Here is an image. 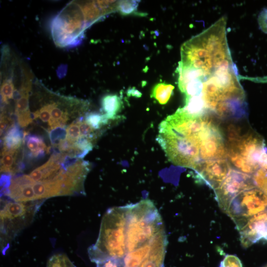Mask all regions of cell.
I'll return each mask as SVG.
<instances>
[{
    "mask_svg": "<svg viewBox=\"0 0 267 267\" xmlns=\"http://www.w3.org/2000/svg\"><path fill=\"white\" fill-rule=\"evenodd\" d=\"M201 96L207 112L220 119L237 120L246 115L245 92L236 67L215 71L203 83Z\"/></svg>",
    "mask_w": 267,
    "mask_h": 267,
    "instance_id": "cell-1",
    "label": "cell"
},
{
    "mask_svg": "<svg viewBox=\"0 0 267 267\" xmlns=\"http://www.w3.org/2000/svg\"><path fill=\"white\" fill-rule=\"evenodd\" d=\"M227 159L232 169L252 176L259 170L267 174V147L264 138L252 129L245 132L230 125L227 129Z\"/></svg>",
    "mask_w": 267,
    "mask_h": 267,
    "instance_id": "cell-2",
    "label": "cell"
},
{
    "mask_svg": "<svg viewBox=\"0 0 267 267\" xmlns=\"http://www.w3.org/2000/svg\"><path fill=\"white\" fill-rule=\"evenodd\" d=\"M126 225L125 206L106 212L96 241L88 249L91 261L97 264L109 259H124L127 254Z\"/></svg>",
    "mask_w": 267,
    "mask_h": 267,
    "instance_id": "cell-3",
    "label": "cell"
},
{
    "mask_svg": "<svg viewBox=\"0 0 267 267\" xmlns=\"http://www.w3.org/2000/svg\"><path fill=\"white\" fill-rule=\"evenodd\" d=\"M125 208L128 254L148 242L164 227L161 215L149 199L126 205Z\"/></svg>",
    "mask_w": 267,
    "mask_h": 267,
    "instance_id": "cell-4",
    "label": "cell"
},
{
    "mask_svg": "<svg viewBox=\"0 0 267 267\" xmlns=\"http://www.w3.org/2000/svg\"><path fill=\"white\" fill-rule=\"evenodd\" d=\"M49 27L57 46L71 48L80 44L85 38V30L89 27L80 1L68 3L51 19Z\"/></svg>",
    "mask_w": 267,
    "mask_h": 267,
    "instance_id": "cell-5",
    "label": "cell"
},
{
    "mask_svg": "<svg viewBox=\"0 0 267 267\" xmlns=\"http://www.w3.org/2000/svg\"><path fill=\"white\" fill-rule=\"evenodd\" d=\"M157 140L169 160L176 165L193 169L201 162V132L182 135L159 126Z\"/></svg>",
    "mask_w": 267,
    "mask_h": 267,
    "instance_id": "cell-6",
    "label": "cell"
},
{
    "mask_svg": "<svg viewBox=\"0 0 267 267\" xmlns=\"http://www.w3.org/2000/svg\"><path fill=\"white\" fill-rule=\"evenodd\" d=\"M44 200L17 202L5 197L0 199L1 248L5 251L9 243L33 221Z\"/></svg>",
    "mask_w": 267,
    "mask_h": 267,
    "instance_id": "cell-7",
    "label": "cell"
},
{
    "mask_svg": "<svg viewBox=\"0 0 267 267\" xmlns=\"http://www.w3.org/2000/svg\"><path fill=\"white\" fill-rule=\"evenodd\" d=\"M267 209V195L255 187L245 190L230 202L225 212L239 231L253 216Z\"/></svg>",
    "mask_w": 267,
    "mask_h": 267,
    "instance_id": "cell-8",
    "label": "cell"
},
{
    "mask_svg": "<svg viewBox=\"0 0 267 267\" xmlns=\"http://www.w3.org/2000/svg\"><path fill=\"white\" fill-rule=\"evenodd\" d=\"M255 187L252 176L231 168L221 185L214 190L216 200L221 210L225 212L236 196Z\"/></svg>",
    "mask_w": 267,
    "mask_h": 267,
    "instance_id": "cell-9",
    "label": "cell"
},
{
    "mask_svg": "<svg viewBox=\"0 0 267 267\" xmlns=\"http://www.w3.org/2000/svg\"><path fill=\"white\" fill-rule=\"evenodd\" d=\"M231 166L227 159L200 162L193 169L198 181L215 190L228 175Z\"/></svg>",
    "mask_w": 267,
    "mask_h": 267,
    "instance_id": "cell-10",
    "label": "cell"
},
{
    "mask_svg": "<svg viewBox=\"0 0 267 267\" xmlns=\"http://www.w3.org/2000/svg\"><path fill=\"white\" fill-rule=\"evenodd\" d=\"M200 159L201 161L227 159L225 138L216 122L212 125L202 140Z\"/></svg>",
    "mask_w": 267,
    "mask_h": 267,
    "instance_id": "cell-11",
    "label": "cell"
},
{
    "mask_svg": "<svg viewBox=\"0 0 267 267\" xmlns=\"http://www.w3.org/2000/svg\"><path fill=\"white\" fill-rule=\"evenodd\" d=\"M239 231L244 248L260 241H267V209L250 218Z\"/></svg>",
    "mask_w": 267,
    "mask_h": 267,
    "instance_id": "cell-12",
    "label": "cell"
},
{
    "mask_svg": "<svg viewBox=\"0 0 267 267\" xmlns=\"http://www.w3.org/2000/svg\"><path fill=\"white\" fill-rule=\"evenodd\" d=\"M167 242L164 228L153 237L149 253L138 267H163Z\"/></svg>",
    "mask_w": 267,
    "mask_h": 267,
    "instance_id": "cell-13",
    "label": "cell"
},
{
    "mask_svg": "<svg viewBox=\"0 0 267 267\" xmlns=\"http://www.w3.org/2000/svg\"><path fill=\"white\" fill-rule=\"evenodd\" d=\"M101 109L104 116L109 120H114L121 110L122 102L117 94H108L101 99Z\"/></svg>",
    "mask_w": 267,
    "mask_h": 267,
    "instance_id": "cell-14",
    "label": "cell"
},
{
    "mask_svg": "<svg viewBox=\"0 0 267 267\" xmlns=\"http://www.w3.org/2000/svg\"><path fill=\"white\" fill-rule=\"evenodd\" d=\"M153 238L144 245L125 256L123 259L125 267H138L140 265L151 250Z\"/></svg>",
    "mask_w": 267,
    "mask_h": 267,
    "instance_id": "cell-15",
    "label": "cell"
},
{
    "mask_svg": "<svg viewBox=\"0 0 267 267\" xmlns=\"http://www.w3.org/2000/svg\"><path fill=\"white\" fill-rule=\"evenodd\" d=\"M23 133L18 125L14 124L6 132L3 140L2 151L17 150L23 140Z\"/></svg>",
    "mask_w": 267,
    "mask_h": 267,
    "instance_id": "cell-16",
    "label": "cell"
},
{
    "mask_svg": "<svg viewBox=\"0 0 267 267\" xmlns=\"http://www.w3.org/2000/svg\"><path fill=\"white\" fill-rule=\"evenodd\" d=\"M25 137L28 149L30 151L29 156L32 158L39 159L43 157L46 152H48L42 138L35 134H30Z\"/></svg>",
    "mask_w": 267,
    "mask_h": 267,
    "instance_id": "cell-17",
    "label": "cell"
},
{
    "mask_svg": "<svg viewBox=\"0 0 267 267\" xmlns=\"http://www.w3.org/2000/svg\"><path fill=\"white\" fill-rule=\"evenodd\" d=\"M60 105V102L54 101L51 109V118L48 121V125L51 130L58 128H63L69 119L67 110L62 109Z\"/></svg>",
    "mask_w": 267,
    "mask_h": 267,
    "instance_id": "cell-18",
    "label": "cell"
},
{
    "mask_svg": "<svg viewBox=\"0 0 267 267\" xmlns=\"http://www.w3.org/2000/svg\"><path fill=\"white\" fill-rule=\"evenodd\" d=\"M175 87L171 84L160 83L154 86L151 96L160 104H166L170 99Z\"/></svg>",
    "mask_w": 267,
    "mask_h": 267,
    "instance_id": "cell-19",
    "label": "cell"
},
{
    "mask_svg": "<svg viewBox=\"0 0 267 267\" xmlns=\"http://www.w3.org/2000/svg\"><path fill=\"white\" fill-rule=\"evenodd\" d=\"M17 152V150H9L1 152L0 172L3 174L14 176V174L17 173L14 163Z\"/></svg>",
    "mask_w": 267,
    "mask_h": 267,
    "instance_id": "cell-20",
    "label": "cell"
},
{
    "mask_svg": "<svg viewBox=\"0 0 267 267\" xmlns=\"http://www.w3.org/2000/svg\"><path fill=\"white\" fill-rule=\"evenodd\" d=\"M46 267H76L64 254L52 256L48 261Z\"/></svg>",
    "mask_w": 267,
    "mask_h": 267,
    "instance_id": "cell-21",
    "label": "cell"
},
{
    "mask_svg": "<svg viewBox=\"0 0 267 267\" xmlns=\"http://www.w3.org/2000/svg\"><path fill=\"white\" fill-rule=\"evenodd\" d=\"M86 122L95 130L99 129L102 125L108 123V120L103 114L97 113H90L86 115Z\"/></svg>",
    "mask_w": 267,
    "mask_h": 267,
    "instance_id": "cell-22",
    "label": "cell"
},
{
    "mask_svg": "<svg viewBox=\"0 0 267 267\" xmlns=\"http://www.w3.org/2000/svg\"><path fill=\"white\" fill-rule=\"evenodd\" d=\"M54 101H50L43 105L40 109L32 113L33 119L40 118L43 122H48L50 118V111Z\"/></svg>",
    "mask_w": 267,
    "mask_h": 267,
    "instance_id": "cell-23",
    "label": "cell"
},
{
    "mask_svg": "<svg viewBox=\"0 0 267 267\" xmlns=\"http://www.w3.org/2000/svg\"><path fill=\"white\" fill-rule=\"evenodd\" d=\"M138 2L136 0H121L118 2L117 10L122 14L133 13L137 9Z\"/></svg>",
    "mask_w": 267,
    "mask_h": 267,
    "instance_id": "cell-24",
    "label": "cell"
},
{
    "mask_svg": "<svg viewBox=\"0 0 267 267\" xmlns=\"http://www.w3.org/2000/svg\"><path fill=\"white\" fill-rule=\"evenodd\" d=\"M252 178L256 186L267 195V175L262 170H259Z\"/></svg>",
    "mask_w": 267,
    "mask_h": 267,
    "instance_id": "cell-25",
    "label": "cell"
},
{
    "mask_svg": "<svg viewBox=\"0 0 267 267\" xmlns=\"http://www.w3.org/2000/svg\"><path fill=\"white\" fill-rule=\"evenodd\" d=\"M80 132V137H84L95 140L97 136L93 129L86 121L82 119L78 120Z\"/></svg>",
    "mask_w": 267,
    "mask_h": 267,
    "instance_id": "cell-26",
    "label": "cell"
},
{
    "mask_svg": "<svg viewBox=\"0 0 267 267\" xmlns=\"http://www.w3.org/2000/svg\"><path fill=\"white\" fill-rule=\"evenodd\" d=\"M66 139L75 143L80 137L79 121L71 123L66 129Z\"/></svg>",
    "mask_w": 267,
    "mask_h": 267,
    "instance_id": "cell-27",
    "label": "cell"
},
{
    "mask_svg": "<svg viewBox=\"0 0 267 267\" xmlns=\"http://www.w3.org/2000/svg\"><path fill=\"white\" fill-rule=\"evenodd\" d=\"M219 267H242L240 259L235 255H227L221 262Z\"/></svg>",
    "mask_w": 267,
    "mask_h": 267,
    "instance_id": "cell-28",
    "label": "cell"
},
{
    "mask_svg": "<svg viewBox=\"0 0 267 267\" xmlns=\"http://www.w3.org/2000/svg\"><path fill=\"white\" fill-rule=\"evenodd\" d=\"M66 130L62 128H58L52 130L50 133V138L52 144L57 145L59 142L66 138Z\"/></svg>",
    "mask_w": 267,
    "mask_h": 267,
    "instance_id": "cell-29",
    "label": "cell"
},
{
    "mask_svg": "<svg viewBox=\"0 0 267 267\" xmlns=\"http://www.w3.org/2000/svg\"><path fill=\"white\" fill-rule=\"evenodd\" d=\"M96 267H125L123 259H109L96 264Z\"/></svg>",
    "mask_w": 267,
    "mask_h": 267,
    "instance_id": "cell-30",
    "label": "cell"
},
{
    "mask_svg": "<svg viewBox=\"0 0 267 267\" xmlns=\"http://www.w3.org/2000/svg\"><path fill=\"white\" fill-rule=\"evenodd\" d=\"M258 22L260 29L264 33L267 34V8H264L260 12Z\"/></svg>",
    "mask_w": 267,
    "mask_h": 267,
    "instance_id": "cell-31",
    "label": "cell"
},
{
    "mask_svg": "<svg viewBox=\"0 0 267 267\" xmlns=\"http://www.w3.org/2000/svg\"><path fill=\"white\" fill-rule=\"evenodd\" d=\"M0 135L7 131L14 124L9 117L3 113L0 115Z\"/></svg>",
    "mask_w": 267,
    "mask_h": 267,
    "instance_id": "cell-32",
    "label": "cell"
},
{
    "mask_svg": "<svg viewBox=\"0 0 267 267\" xmlns=\"http://www.w3.org/2000/svg\"><path fill=\"white\" fill-rule=\"evenodd\" d=\"M75 143H73L66 138L61 140L57 145L58 149L62 152H68L74 146Z\"/></svg>",
    "mask_w": 267,
    "mask_h": 267,
    "instance_id": "cell-33",
    "label": "cell"
},
{
    "mask_svg": "<svg viewBox=\"0 0 267 267\" xmlns=\"http://www.w3.org/2000/svg\"><path fill=\"white\" fill-rule=\"evenodd\" d=\"M127 94L129 96L132 95L137 97H139L141 95V92L134 88L129 89L128 91Z\"/></svg>",
    "mask_w": 267,
    "mask_h": 267,
    "instance_id": "cell-34",
    "label": "cell"
},
{
    "mask_svg": "<svg viewBox=\"0 0 267 267\" xmlns=\"http://www.w3.org/2000/svg\"><path fill=\"white\" fill-rule=\"evenodd\" d=\"M263 267H267V264L265 266H263Z\"/></svg>",
    "mask_w": 267,
    "mask_h": 267,
    "instance_id": "cell-35",
    "label": "cell"
}]
</instances>
